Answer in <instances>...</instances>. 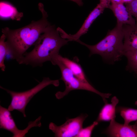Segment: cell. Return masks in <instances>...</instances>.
<instances>
[{
	"instance_id": "obj_1",
	"label": "cell",
	"mask_w": 137,
	"mask_h": 137,
	"mask_svg": "<svg viewBox=\"0 0 137 137\" xmlns=\"http://www.w3.org/2000/svg\"><path fill=\"white\" fill-rule=\"evenodd\" d=\"M38 8L42 14L41 19L33 21L24 27L15 29L8 27L2 29L6 37L11 59L19 62L24 54L31 46L34 45L40 35L50 24L47 19L48 15L43 4L39 3Z\"/></svg>"
},
{
	"instance_id": "obj_2",
	"label": "cell",
	"mask_w": 137,
	"mask_h": 137,
	"mask_svg": "<svg viewBox=\"0 0 137 137\" xmlns=\"http://www.w3.org/2000/svg\"><path fill=\"white\" fill-rule=\"evenodd\" d=\"M69 41L62 38L54 25H49L40 36L30 52L25 53L19 63L33 67L42 66L43 63L51 61L59 54L60 48Z\"/></svg>"
},
{
	"instance_id": "obj_3",
	"label": "cell",
	"mask_w": 137,
	"mask_h": 137,
	"mask_svg": "<svg viewBox=\"0 0 137 137\" xmlns=\"http://www.w3.org/2000/svg\"><path fill=\"white\" fill-rule=\"evenodd\" d=\"M122 26L116 24L114 28L108 31L103 39L94 45H88L79 39L75 41L87 47L90 51V56L98 54L104 59L114 62L119 60L123 55L124 35Z\"/></svg>"
},
{
	"instance_id": "obj_4",
	"label": "cell",
	"mask_w": 137,
	"mask_h": 137,
	"mask_svg": "<svg viewBox=\"0 0 137 137\" xmlns=\"http://www.w3.org/2000/svg\"><path fill=\"white\" fill-rule=\"evenodd\" d=\"M53 64L59 66L61 73L60 79L64 82L65 88L63 92L58 91L55 94L57 98L61 99L67 95L72 91L80 90L88 91L95 93L102 98L105 103L107 102L106 98L111 95L110 93H101L95 89L89 83L83 82L76 77L72 72L63 64L58 60L54 59L51 62Z\"/></svg>"
},
{
	"instance_id": "obj_5",
	"label": "cell",
	"mask_w": 137,
	"mask_h": 137,
	"mask_svg": "<svg viewBox=\"0 0 137 137\" xmlns=\"http://www.w3.org/2000/svg\"><path fill=\"white\" fill-rule=\"evenodd\" d=\"M52 84L58 87L59 80H52L49 77H44L42 81L32 88L21 92L13 91L0 86V88L6 91L11 96V102L8 109L10 111L16 110L22 113L24 117H26L25 109L27 104L32 98L44 88Z\"/></svg>"
},
{
	"instance_id": "obj_6",
	"label": "cell",
	"mask_w": 137,
	"mask_h": 137,
	"mask_svg": "<svg viewBox=\"0 0 137 137\" xmlns=\"http://www.w3.org/2000/svg\"><path fill=\"white\" fill-rule=\"evenodd\" d=\"M88 115L81 114L73 118L68 119L62 125L58 126L53 122L49 124V129L56 137H76L83 128V123Z\"/></svg>"
},
{
	"instance_id": "obj_7",
	"label": "cell",
	"mask_w": 137,
	"mask_h": 137,
	"mask_svg": "<svg viewBox=\"0 0 137 137\" xmlns=\"http://www.w3.org/2000/svg\"><path fill=\"white\" fill-rule=\"evenodd\" d=\"M39 123L37 120L29 122L28 126L24 130L19 129L10 111L8 109L0 106V128L11 132L13 137H23L31 128L38 127Z\"/></svg>"
},
{
	"instance_id": "obj_8",
	"label": "cell",
	"mask_w": 137,
	"mask_h": 137,
	"mask_svg": "<svg viewBox=\"0 0 137 137\" xmlns=\"http://www.w3.org/2000/svg\"><path fill=\"white\" fill-rule=\"evenodd\" d=\"M105 8L100 3L98 4L89 14L80 29L74 34H68L59 27L58 28L57 30L62 38L67 39L69 41H75L79 39L81 36L87 33L93 23L103 12Z\"/></svg>"
},
{
	"instance_id": "obj_9",
	"label": "cell",
	"mask_w": 137,
	"mask_h": 137,
	"mask_svg": "<svg viewBox=\"0 0 137 137\" xmlns=\"http://www.w3.org/2000/svg\"><path fill=\"white\" fill-rule=\"evenodd\" d=\"M105 132L111 137H137V121L133 125H126L112 119Z\"/></svg>"
},
{
	"instance_id": "obj_10",
	"label": "cell",
	"mask_w": 137,
	"mask_h": 137,
	"mask_svg": "<svg viewBox=\"0 0 137 137\" xmlns=\"http://www.w3.org/2000/svg\"><path fill=\"white\" fill-rule=\"evenodd\" d=\"M108 8L112 10L116 17L117 25L122 26L124 25H133L135 24V19L123 3L111 4Z\"/></svg>"
},
{
	"instance_id": "obj_11",
	"label": "cell",
	"mask_w": 137,
	"mask_h": 137,
	"mask_svg": "<svg viewBox=\"0 0 137 137\" xmlns=\"http://www.w3.org/2000/svg\"><path fill=\"white\" fill-rule=\"evenodd\" d=\"M123 49L125 52L137 49V22L133 25H124Z\"/></svg>"
},
{
	"instance_id": "obj_12",
	"label": "cell",
	"mask_w": 137,
	"mask_h": 137,
	"mask_svg": "<svg viewBox=\"0 0 137 137\" xmlns=\"http://www.w3.org/2000/svg\"><path fill=\"white\" fill-rule=\"evenodd\" d=\"M54 59L58 60L62 63L80 80L85 82H89L82 68L78 62L67 58L63 57L59 54L55 55L51 61Z\"/></svg>"
},
{
	"instance_id": "obj_13",
	"label": "cell",
	"mask_w": 137,
	"mask_h": 137,
	"mask_svg": "<svg viewBox=\"0 0 137 137\" xmlns=\"http://www.w3.org/2000/svg\"><path fill=\"white\" fill-rule=\"evenodd\" d=\"M118 102V99L116 96H114L111 99V103H105L99 113L96 121L99 123L110 121L115 119L116 117V107Z\"/></svg>"
},
{
	"instance_id": "obj_14",
	"label": "cell",
	"mask_w": 137,
	"mask_h": 137,
	"mask_svg": "<svg viewBox=\"0 0 137 137\" xmlns=\"http://www.w3.org/2000/svg\"><path fill=\"white\" fill-rule=\"evenodd\" d=\"M0 9L1 18H10L13 20L19 21L23 16L22 13L19 12L15 7L7 2H0Z\"/></svg>"
},
{
	"instance_id": "obj_15",
	"label": "cell",
	"mask_w": 137,
	"mask_h": 137,
	"mask_svg": "<svg viewBox=\"0 0 137 137\" xmlns=\"http://www.w3.org/2000/svg\"><path fill=\"white\" fill-rule=\"evenodd\" d=\"M116 110L124 119V124L128 125L131 122L137 121V109L119 107Z\"/></svg>"
},
{
	"instance_id": "obj_16",
	"label": "cell",
	"mask_w": 137,
	"mask_h": 137,
	"mask_svg": "<svg viewBox=\"0 0 137 137\" xmlns=\"http://www.w3.org/2000/svg\"><path fill=\"white\" fill-rule=\"evenodd\" d=\"M5 36L3 33L0 39V67L3 71H5L6 68L4 64L6 57L9 54V48Z\"/></svg>"
},
{
	"instance_id": "obj_17",
	"label": "cell",
	"mask_w": 137,
	"mask_h": 137,
	"mask_svg": "<svg viewBox=\"0 0 137 137\" xmlns=\"http://www.w3.org/2000/svg\"><path fill=\"white\" fill-rule=\"evenodd\" d=\"M123 55L127 59L126 69L128 71L137 73V49L125 52Z\"/></svg>"
},
{
	"instance_id": "obj_18",
	"label": "cell",
	"mask_w": 137,
	"mask_h": 137,
	"mask_svg": "<svg viewBox=\"0 0 137 137\" xmlns=\"http://www.w3.org/2000/svg\"><path fill=\"white\" fill-rule=\"evenodd\" d=\"M98 122L96 121L90 125L84 128H82L76 137H90L95 128L98 124Z\"/></svg>"
},
{
	"instance_id": "obj_19",
	"label": "cell",
	"mask_w": 137,
	"mask_h": 137,
	"mask_svg": "<svg viewBox=\"0 0 137 137\" xmlns=\"http://www.w3.org/2000/svg\"><path fill=\"white\" fill-rule=\"evenodd\" d=\"M126 4V7L132 16L135 18L136 22H137V0H133L130 2Z\"/></svg>"
},
{
	"instance_id": "obj_20",
	"label": "cell",
	"mask_w": 137,
	"mask_h": 137,
	"mask_svg": "<svg viewBox=\"0 0 137 137\" xmlns=\"http://www.w3.org/2000/svg\"><path fill=\"white\" fill-rule=\"evenodd\" d=\"M111 2V0H100L99 3L106 8H108Z\"/></svg>"
},
{
	"instance_id": "obj_21",
	"label": "cell",
	"mask_w": 137,
	"mask_h": 137,
	"mask_svg": "<svg viewBox=\"0 0 137 137\" xmlns=\"http://www.w3.org/2000/svg\"><path fill=\"white\" fill-rule=\"evenodd\" d=\"M76 3L79 6H82L83 5V0H69Z\"/></svg>"
},
{
	"instance_id": "obj_22",
	"label": "cell",
	"mask_w": 137,
	"mask_h": 137,
	"mask_svg": "<svg viewBox=\"0 0 137 137\" xmlns=\"http://www.w3.org/2000/svg\"><path fill=\"white\" fill-rule=\"evenodd\" d=\"M111 2L112 4H117L123 3L122 0H111Z\"/></svg>"
},
{
	"instance_id": "obj_23",
	"label": "cell",
	"mask_w": 137,
	"mask_h": 137,
	"mask_svg": "<svg viewBox=\"0 0 137 137\" xmlns=\"http://www.w3.org/2000/svg\"><path fill=\"white\" fill-rule=\"evenodd\" d=\"M123 3H125L126 4L128 3L131 2L133 0H122Z\"/></svg>"
},
{
	"instance_id": "obj_24",
	"label": "cell",
	"mask_w": 137,
	"mask_h": 137,
	"mask_svg": "<svg viewBox=\"0 0 137 137\" xmlns=\"http://www.w3.org/2000/svg\"><path fill=\"white\" fill-rule=\"evenodd\" d=\"M135 105L137 106V101H135Z\"/></svg>"
},
{
	"instance_id": "obj_25",
	"label": "cell",
	"mask_w": 137,
	"mask_h": 137,
	"mask_svg": "<svg viewBox=\"0 0 137 137\" xmlns=\"http://www.w3.org/2000/svg\"><path fill=\"white\" fill-rule=\"evenodd\" d=\"M136 74H137V73H136Z\"/></svg>"
}]
</instances>
